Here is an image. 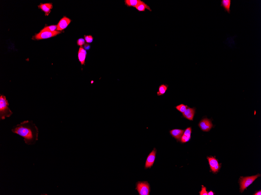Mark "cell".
Wrapping results in <instances>:
<instances>
[{"mask_svg":"<svg viewBox=\"0 0 261 195\" xmlns=\"http://www.w3.org/2000/svg\"><path fill=\"white\" fill-rule=\"evenodd\" d=\"M9 104L6 97L3 95H0V119L5 120L6 118L10 117L12 115V111L9 107Z\"/></svg>","mask_w":261,"mask_h":195,"instance_id":"7a4b0ae2","label":"cell"},{"mask_svg":"<svg viewBox=\"0 0 261 195\" xmlns=\"http://www.w3.org/2000/svg\"><path fill=\"white\" fill-rule=\"evenodd\" d=\"M86 55L87 52L86 50L82 47H81L78 52V58L82 65L85 64Z\"/></svg>","mask_w":261,"mask_h":195,"instance_id":"30bf717a","label":"cell"},{"mask_svg":"<svg viewBox=\"0 0 261 195\" xmlns=\"http://www.w3.org/2000/svg\"><path fill=\"white\" fill-rule=\"evenodd\" d=\"M57 25H51V26H46L41 31V32H44V31H55V30L57 29Z\"/></svg>","mask_w":261,"mask_h":195,"instance_id":"d6986e66","label":"cell"},{"mask_svg":"<svg viewBox=\"0 0 261 195\" xmlns=\"http://www.w3.org/2000/svg\"><path fill=\"white\" fill-rule=\"evenodd\" d=\"M232 4L231 0H222L220 6L223 8L225 12L229 14L230 13V8Z\"/></svg>","mask_w":261,"mask_h":195,"instance_id":"4fadbf2b","label":"cell"},{"mask_svg":"<svg viewBox=\"0 0 261 195\" xmlns=\"http://www.w3.org/2000/svg\"><path fill=\"white\" fill-rule=\"evenodd\" d=\"M136 189L140 195H149L150 191V186L146 182H138L136 185Z\"/></svg>","mask_w":261,"mask_h":195,"instance_id":"277c9868","label":"cell"},{"mask_svg":"<svg viewBox=\"0 0 261 195\" xmlns=\"http://www.w3.org/2000/svg\"><path fill=\"white\" fill-rule=\"evenodd\" d=\"M60 33V32L56 31H52V32H50V31L40 32V33L35 36V38L36 40L47 39L56 36V35H58Z\"/></svg>","mask_w":261,"mask_h":195,"instance_id":"5b68a950","label":"cell"},{"mask_svg":"<svg viewBox=\"0 0 261 195\" xmlns=\"http://www.w3.org/2000/svg\"><path fill=\"white\" fill-rule=\"evenodd\" d=\"M71 20L67 17H64L59 22L57 25L58 31H61L64 30L71 22Z\"/></svg>","mask_w":261,"mask_h":195,"instance_id":"ba28073f","label":"cell"},{"mask_svg":"<svg viewBox=\"0 0 261 195\" xmlns=\"http://www.w3.org/2000/svg\"><path fill=\"white\" fill-rule=\"evenodd\" d=\"M39 7L42 11H44L46 14H48L50 12L51 9L53 8V5L50 3H46V4H40L39 6Z\"/></svg>","mask_w":261,"mask_h":195,"instance_id":"2e32d148","label":"cell"},{"mask_svg":"<svg viewBox=\"0 0 261 195\" xmlns=\"http://www.w3.org/2000/svg\"><path fill=\"white\" fill-rule=\"evenodd\" d=\"M200 195H208V192L206 190V188L202 185V190L199 192Z\"/></svg>","mask_w":261,"mask_h":195,"instance_id":"7402d4cb","label":"cell"},{"mask_svg":"<svg viewBox=\"0 0 261 195\" xmlns=\"http://www.w3.org/2000/svg\"><path fill=\"white\" fill-rule=\"evenodd\" d=\"M85 41L87 43H91L93 41V37L91 35L85 36Z\"/></svg>","mask_w":261,"mask_h":195,"instance_id":"44dd1931","label":"cell"},{"mask_svg":"<svg viewBox=\"0 0 261 195\" xmlns=\"http://www.w3.org/2000/svg\"><path fill=\"white\" fill-rule=\"evenodd\" d=\"M11 131L23 137L25 143L27 145H34L39 139V129L32 121L21 122L20 124L13 126Z\"/></svg>","mask_w":261,"mask_h":195,"instance_id":"6da1fadb","label":"cell"},{"mask_svg":"<svg viewBox=\"0 0 261 195\" xmlns=\"http://www.w3.org/2000/svg\"><path fill=\"white\" fill-rule=\"evenodd\" d=\"M207 159L212 171L215 167L220 165L218 162V160L213 157H208Z\"/></svg>","mask_w":261,"mask_h":195,"instance_id":"9a60e30c","label":"cell"},{"mask_svg":"<svg viewBox=\"0 0 261 195\" xmlns=\"http://www.w3.org/2000/svg\"><path fill=\"white\" fill-rule=\"evenodd\" d=\"M260 176V175L257 174L255 176H249V177H241L240 178V190L241 192L244 191L245 189L248 187L256 180L257 178Z\"/></svg>","mask_w":261,"mask_h":195,"instance_id":"3957f363","label":"cell"},{"mask_svg":"<svg viewBox=\"0 0 261 195\" xmlns=\"http://www.w3.org/2000/svg\"><path fill=\"white\" fill-rule=\"evenodd\" d=\"M195 112H196V109L195 108H190L188 107L185 111L182 113V115L187 119L193 120Z\"/></svg>","mask_w":261,"mask_h":195,"instance_id":"9c48e42d","label":"cell"},{"mask_svg":"<svg viewBox=\"0 0 261 195\" xmlns=\"http://www.w3.org/2000/svg\"><path fill=\"white\" fill-rule=\"evenodd\" d=\"M141 1V0H125L124 3L128 7L135 8Z\"/></svg>","mask_w":261,"mask_h":195,"instance_id":"e0dca14e","label":"cell"},{"mask_svg":"<svg viewBox=\"0 0 261 195\" xmlns=\"http://www.w3.org/2000/svg\"><path fill=\"white\" fill-rule=\"evenodd\" d=\"M214 194V193L212 191H210L208 193V195H213Z\"/></svg>","mask_w":261,"mask_h":195,"instance_id":"484cf974","label":"cell"},{"mask_svg":"<svg viewBox=\"0 0 261 195\" xmlns=\"http://www.w3.org/2000/svg\"><path fill=\"white\" fill-rule=\"evenodd\" d=\"M156 153V150L155 148H154L152 152L149 154L146 159V162H145V169L151 168L153 165L155 159Z\"/></svg>","mask_w":261,"mask_h":195,"instance_id":"52a82bcc","label":"cell"},{"mask_svg":"<svg viewBox=\"0 0 261 195\" xmlns=\"http://www.w3.org/2000/svg\"><path fill=\"white\" fill-rule=\"evenodd\" d=\"M188 107L187 106L183 104H181L176 106L175 107V108L180 112L183 113L185 111Z\"/></svg>","mask_w":261,"mask_h":195,"instance_id":"ffe728a7","label":"cell"},{"mask_svg":"<svg viewBox=\"0 0 261 195\" xmlns=\"http://www.w3.org/2000/svg\"><path fill=\"white\" fill-rule=\"evenodd\" d=\"M135 8L139 12L145 11V9H147V10L150 11H152L150 7L147 4H145V2H143L142 1L138 3Z\"/></svg>","mask_w":261,"mask_h":195,"instance_id":"5bb4252c","label":"cell"},{"mask_svg":"<svg viewBox=\"0 0 261 195\" xmlns=\"http://www.w3.org/2000/svg\"><path fill=\"white\" fill-rule=\"evenodd\" d=\"M168 87L166 84H161L159 87V91L157 92L158 96L163 95L166 93Z\"/></svg>","mask_w":261,"mask_h":195,"instance_id":"ac0fdd59","label":"cell"},{"mask_svg":"<svg viewBox=\"0 0 261 195\" xmlns=\"http://www.w3.org/2000/svg\"><path fill=\"white\" fill-rule=\"evenodd\" d=\"M198 125L201 130L204 132H208L213 126L210 120L207 118L202 120L199 123Z\"/></svg>","mask_w":261,"mask_h":195,"instance_id":"8992f818","label":"cell"},{"mask_svg":"<svg viewBox=\"0 0 261 195\" xmlns=\"http://www.w3.org/2000/svg\"><path fill=\"white\" fill-rule=\"evenodd\" d=\"M255 195H261V190H260V191H257L256 193H255V194H254Z\"/></svg>","mask_w":261,"mask_h":195,"instance_id":"d4e9b609","label":"cell"},{"mask_svg":"<svg viewBox=\"0 0 261 195\" xmlns=\"http://www.w3.org/2000/svg\"><path fill=\"white\" fill-rule=\"evenodd\" d=\"M77 44L78 46L82 47L83 45L85 44V40L84 39L80 38L77 41Z\"/></svg>","mask_w":261,"mask_h":195,"instance_id":"603a6c76","label":"cell"},{"mask_svg":"<svg viewBox=\"0 0 261 195\" xmlns=\"http://www.w3.org/2000/svg\"><path fill=\"white\" fill-rule=\"evenodd\" d=\"M84 47L85 48L84 49H86V50H89L90 49V48H91V46L88 44H85L84 45Z\"/></svg>","mask_w":261,"mask_h":195,"instance_id":"cb8c5ba5","label":"cell"},{"mask_svg":"<svg viewBox=\"0 0 261 195\" xmlns=\"http://www.w3.org/2000/svg\"><path fill=\"white\" fill-rule=\"evenodd\" d=\"M192 133V128L191 127L187 128L181 137V141L182 143H185L188 142L191 139Z\"/></svg>","mask_w":261,"mask_h":195,"instance_id":"8fae6325","label":"cell"},{"mask_svg":"<svg viewBox=\"0 0 261 195\" xmlns=\"http://www.w3.org/2000/svg\"><path fill=\"white\" fill-rule=\"evenodd\" d=\"M184 130L180 129H174L171 130L170 133L172 136L174 137L178 140H181V137L184 133Z\"/></svg>","mask_w":261,"mask_h":195,"instance_id":"7c38bea8","label":"cell"}]
</instances>
